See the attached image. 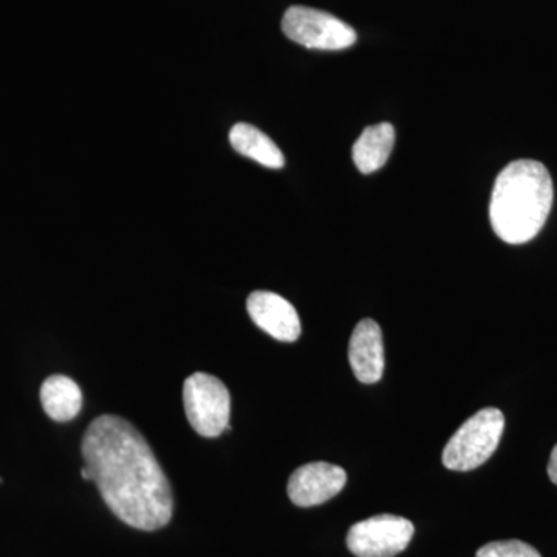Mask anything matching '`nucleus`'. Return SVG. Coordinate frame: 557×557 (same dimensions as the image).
<instances>
[{
  "mask_svg": "<svg viewBox=\"0 0 557 557\" xmlns=\"http://www.w3.org/2000/svg\"><path fill=\"white\" fill-rule=\"evenodd\" d=\"M83 457L106 505L132 528L156 531L174 512L170 480L138 429L115 416L91 421Z\"/></svg>",
  "mask_w": 557,
  "mask_h": 557,
  "instance_id": "obj_1",
  "label": "nucleus"
},
{
  "mask_svg": "<svg viewBox=\"0 0 557 557\" xmlns=\"http://www.w3.org/2000/svg\"><path fill=\"white\" fill-rule=\"evenodd\" d=\"M553 180L536 160H516L498 174L490 203L494 233L509 245L533 240L553 207Z\"/></svg>",
  "mask_w": 557,
  "mask_h": 557,
  "instance_id": "obj_2",
  "label": "nucleus"
},
{
  "mask_svg": "<svg viewBox=\"0 0 557 557\" xmlns=\"http://www.w3.org/2000/svg\"><path fill=\"white\" fill-rule=\"evenodd\" d=\"M505 429V417L496 408L479 410L468 418L443 450V465L450 471H472L496 453Z\"/></svg>",
  "mask_w": 557,
  "mask_h": 557,
  "instance_id": "obj_3",
  "label": "nucleus"
},
{
  "mask_svg": "<svg viewBox=\"0 0 557 557\" xmlns=\"http://www.w3.org/2000/svg\"><path fill=\"white\" fill-rule=\"evenodd\" d=\"M183 405L190 426L201 437L215 438L230 429V392L215 376L190 375L183 384Z\"/></svg>",
  "mask_w": 557,
  "mask_h": 557,
  "instance_id": "obj_4",
  "label": "nucleus"
},
{
  "mask_svg": "<svg viewBox=\"0 0 557 557\" xmlns=\"http://www.w3.org/2000/svg\"><path fill=\"white\" fill-rule=\"evenodd\" d=\"M282 32L307 49L344 50L357 42V32L325 11L295 5L285 11Z\"/></svg>",
  "mask_w": 557,
  "mask_h": 557,
  "instance_id": "obj_5",
  "label": "nucleus"
},
{
  "mask_svg": "<svg viewBox=\"0 0 557 557\" xmlns=\"http://www.w3.org/2000/svg\"><path fill=\"white\" fill-rule=\"evenodd\" d=\"M412 522L394 515H381L355 523L348 530L347 547L357 557H395L412 541Z\"/></svg>",
  "mask_w": 557,
  "mask_h": 557,
  "instance_id": "obj_6",
  "label": "nucleus"
},
{
  "mask_svg": "<svg viewBox=\"0 0 557 557\" xmlns=\"http://www.w3.org/2000/svg\"><path fill=\"white\" fill-rule=\"evenodd\" d=\"M346 483L347 474L343 468L317 461L293 472L288 480V497L296 507H317L338 496Z\"/></svg>",
  "mask_w": 557,
  "mask_h": 557,
  "instance_id": "obj_7",
  "label": "nucleus"
},
{
  "mask_svg": "<svg viewBox=\"0 0 557 557\" xmlns=\"http://www.w3.org/2000/svg\"><path fill=\"white\" fill-rule=\"evenodd\" d=\"M249 318L259 329L282 343H295L300 336L298 311L287 299L271 292H255L247 300Z\"/></svg>",
  "mask_w": 557,
  "mask_h": 557,
  "instance_id": "obj_8",
  "label": "nucleus"
},
{
  "mask_svg": "<svg viewBox=\"0 0 557 557\" xmlns=\"http://www.w3.org/2000/svg\"><path fill=\"white\" fill-rule=\"evenodd\" d=\"M348 359L358 381L379 383L384 372L383 332L373 319H362L351 333Z\"/></svg>",
  "mask_w": 557,
  "mask_h": 557,
  "instance_id": "obj_9",
  "label": "nucleus"
},
{
  "mask_svg": "<svg viewBox=\"0 0 557 557\" xmlns=\"http://www.w3.org/2000/svg\"><path fill=\"white\" fill-rule=\"evenodd\" d=\"M395 146V129L391 123L366 127L351 149L355 166L362 174H372L387 163Z\"/></svg>",
  "mask_w": 557,
  "mask_h": 557,
  "instance_id": "obj_10",
  "label": "nucleus"
},
{
  "mask_svg": "<svg viewBox=\"0 0 557 557\" xmlns=\"http://www.w3.org/2000/svg\"><path fill=\"white\" fill-rule=\"evenodd\" d=\"M230 143L234 150L247 159L270 170H282L285 166V157L277 148L276 143L251 124L239 123L230 132Z\"/></svg>",
  "mask_w": 557,
  "mask_h": 557,
  "instance_id": "obj_11",
  "label": "nucleus"
},
{
  "mask_svg": "<svg viewBox=\"0 0 557 557\" xmlns=\"http://www.w3.org/2000/svg\"><path fill=\"white\" fill-rule=\"evenodd\" d=\"M40 403L51 420L64 423L78 416L83 408V392L69 376L53 375L40 387Z\"/></svg>",
  "mask_w": 557,
  "mask_h": 557,
  "instance_id": "obj_12",
  "label": "nucleus"
},
{
  "mask_svg": "<svg viewBox=\"0 0 557 557\" xmlns=\"http://www.w3.org/2000/svg\"><path fill=\"white\" fill-rule=\"evenodd\" d=\"M475 557H542L541 553L522 541H498L483 545Z\"/></svg>",
  "mask_w": 557,
  "mask_h": 557,
  "instance_id": "obj_13",
  "label": "nucleus"
},
{
  "mask_svg": "<svg viewBox=\"0 0 557 557\" xmlns=\"http://www.w3.org/2000/svg\"><path fill=\"white\" fill-rule=\"evenodd\" d=\"M548 475L549 479H552V482L557 485V445L555 446V449H553L552 458H549Z\"/></svg>",
  "mask_w": 557,
  "mask_h": 557,
  "instance_id": "obj_14",
  "label": "nucleus"
},
{
  "mask_svg": "<svg viewBox=\"0 0 557 557\" xmlns=\"http://www.w3.org/2000/svg\"><path fill=\"white\" fill-rule=\"evenodd\" d=\"M81 478H83L84 480H91V475H90L89 469H87L86 467L81 469Z\"/></svg>",
  "mask_w": 557,
  "mask_h": 557,
  "instance_id": "obj_15",
  "label": "nucleus"
}]
</instances>
